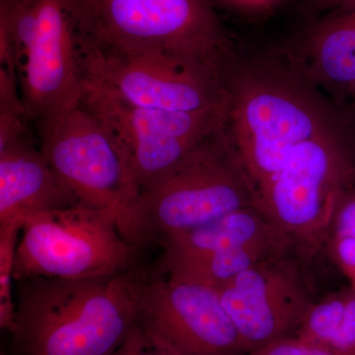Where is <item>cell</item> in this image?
<instances>
[{"instance_id": "obj_1", "label": "cell", "mask_w": 355, "mask_h": 355, "mask_svg": "<svg viewBox=\"0 0 355 355\" xmlns=\"http://www.w3.org/2000/svg\"><path fill=\"white\" fill-rule=\"evenodd\" d=\"M98 43L91 0H1L0 64L37 128L80 105Z\"/></svg>"}, {"instance_id": "obj_2", "label": "cell", "mask_w": 355, "mask_h": 355, "mask_svg": "<svg viewBox=\"0 0 355 355\" xmlns=\"http://www.w3.org/2000/svg\"><path fill=\"white\" fill-rule=\"evenodd\" d=\"M227 132L254 187L303 142L352 116L306 78L291 55L236 58L227 76Z\"/></svg>"}, {"instance_id": "obj_3", "label": "cell", "mask_w": 355, "mask_h": 355, "mask_svg": "<svg viewBox=\"0 0 355 355\" xmlns=\"http://www.w3.org/2000/svg\"><path fill=\"white\" fill-rule=\"evenodd\" d=\"M132 273L16 282L13 355H110L139 319Z\"/></svg>"}, {"instance_id": "obj_4", "label": "cell", "mask_w": 355, "mask_h": 355, "mask_svg": "<svg viewBox=\"0 0 355 355\" xmlns=\"http://www.w3.org/2000/svg\"><path fill=\"white\" fill-rule=\"evenodd\" d=\"M250 207H258L256 187L225 128L139 191L123 234L135 247L144 246Z\"/></svg>"}, {"instance_id": "obj_5", "label": "cell", "mask_w": 355, "mask_h": 355, "mask_svg": "<svg viewBox=\"0 0 355 355\" xmlns=\"http://www.w3.org/2000/svg\"><path fill=\"white\" fill-rule=\"evenodd\" d=\"M355 187V121L299 144L257 187V205L303 256L324 245L338 200Z\"/></svg>"}, {"instance_id": "obj_6", "label": "cell", "mask_w": 355, "mask_h": 355, "mask_svg": "<svg viewBox=\"0 0 355 355\" xmlns=\"http://www.w3.org/2000/svg\"><path fill=\"white\" fill-rule=\"evenodd\" d=\"M21 232L15 282L111 277L127 272L137 254L114 212L83 205L30 214Z\"/></svg>"}, {"instance_id": "obj_7", "label": "cell", "mask_w": 355, "mask_h": 355, "mask_svg": "<svg viewBox=\"0 0 355 355\" xmlns=\"http://www.w3.org/2000/svg\"><path fill=\"white\" fill-rule=\"evenodd\" d=\"M102 43L193 58L227 76L234 44L209 0H91Z\"/></svg>"}, {"instance_id": "obj_8", "label": "cell", "mask_w": 355, "mask_h": 355, "mask_svg": "<svg viewBox=\"0 0 355 355\" xmlns=\"http://www.w3.org/2000/svg\"><path fill=\"white\" fill-rule=\"evenodd\" d=\"M80 104L94 114L127 158L139 191L227 125L228 109L170 112L137 106L95 78Z\"/></svg>"}, {"instance_id": "obj_9", "label": "cell", "mask_w": 355, "mask_h": 355, "mask_svg": "<svg viewBox=\"0 0 355 355\" xmlns=\"http://www.w3.org/2000/svg\"><path fill=\"white\" fill-rule=\"evenodd\" d=\"M40 150L77 202L114 212L123 234L139 188L111 135L83 104L37 128Z\"/></svg>"}, {"instance_id": "obj_10", "label": "cell", "mask_w": 355, "mask_h": 355, "mask_svg": "<svg viewBox=\"0 0 355 355\" xmlns=\"http://www.w3.org/2000/svg\"><path fill=\"white\" fill-rule=\"evenodd\" d=\"M89 79L144 108L170 112L228 109L227 76L176 53L128 51L99 40ZM88 79V80H89Z\"/></svg>"}, {"instance_id": "obj_11", "label": "cell", "mask_w": 355, "mask_h": 355, "mask_svg": "<svg viewBox=\"0 0 355 355\" xmlns=\"http://www.w3.org/2000/svg\"><path fill=\"white\" fill-rule=\"evenodd\" d=\"M142 328L181 355L250 352L214 287L158 272L139 280Z\"/></svg>"}, {"instance_id": "obj_12", "label": "cell", "mask_w": 355, "mask_h": 355, "mask_svg": "<svg viewBox=\"0 0 355 355\" xmlns=\"http://www.w3.org/2000/svg\"><path fill=\"white\" fill-rule=\"evenodd\" d=\"M217 291L250 352L295 335L315 302L291 254L257 263Z\"/></svg>"}, {"instance_id": "obj_13", "label": "cell", "mask_w": 355, "mask_h": 355, "mask_svg": "<svg viewBox=\"0 0 355 355\" xmlns=\"http://www.w3.org/2000/svg\"><path fill=\"white\" fill-rule=\"evenodd\" d=\"M80 203L46 162L29 132L0 142V226Z\"/></svg>"}, {"instance_id": "obj_14", "label": "cell", "mask_w": 355, "mask_h": 355, "mask_svg": "<svg viewBox=\"0 0 355 355\" xmlns=\"http://www.w3.org/2000/svg\"><path fill=\"white\" fill-rule=\"evenodd\" d=\"M309 23L292 60L317 88L355 102V4Z\"/></svg>"}, {"instance_id": "obj_15", "label": "cell", "mask_w": 355, "mask_h": 355, "mask_svg": "<svg viewBox=\"0 0 355 355\" xmlns=\"http://www.w3.org/2000/svg\"><path fill=\"white\" fill-rule=\"evenodd\" d=\"M161 261L200 258L254 248L291 252L293 244L258 207H245L193 230L167 236L158 242Z\"/></svg>"}, {"instance_id": "obj_16", "label": "cell", "mask_w": 355, "mask_h": 355, "mask_svg": "<svg viewBox=\"0 0 355 355\" xmlns=\"http://www.w3.org/2000/svg\"><path fill=\"white\" fill-rule=\"evenodd\" d=\"M294 336L340 355H355V289L315 301Z\"/></svg>"}, {"instance_id": "obj_17", "label": "cell", "mask_w": 355, "mask_h": 355, "mask_svg": "<svg viewBox=\"0 0 355 355\" xmlns=\"http://www.w3.org/2000/svg\"><path fill=\"white\" fill-rule=\"evenodd\" d=\"M324 244L355 289V187L338 200Z\"/></svg>"}, {"instance_id": "obj_18", "label": "cell", "mask_w": 355, "mask_h": 355, "mask_svg": "<svg viewBox=\"0 0 355 355\" xmlns=\"http://www.w3.org/2000/svg\"><path fill=\"white\" fill-rule=\"evenodd\" d=\"M23 223L24 220H14L0 226V326L10 333L16 314L12 294L14 263Z\"/></svg>"}, {"instance_id": "obj_19", "label": "cell", "mask_w": 355, "mask_h": 355, "mask_svg": "<svg viewBox=\"0 0 355 355\" xmlns=\"http://www.w3.org/2000/svg\"><path fill=\"white\" fill-rule=\"evenodd\" d=\"M216 9L248 20L266 19L289 0H209Z\"/></svg>"}, {"instance_id": "obj_20", "label": "cell", "mask_w": 355, "mask_h": 355, "mask_svg": "<svg viewBox=\"0 0 355 355\" xmlns=\"http://www.w3.org/2000/svg\"><path fill=\"white\" fill-rule=\"evenodd\" d=\"M110 355H181L142 328L137 322L125 342Z\"/></svg>"}, {"instance_id": "obj_21", "label": "cell", "mask_w": 355, "mask_h": 355, "mask_svg": "<svg viewBox=\"0 0 355 355\" xmlns=\"http://www.w3.org/2000/svg\"><path fill=\"white\" fill-rule=\"evenodd\" d=\"M246 355H340L297 336L277 338Z\"/></svg>"}, {"instance_id": "obj_22", "label": "cell", "mask_w": 355, "mask_h": 355, "mask_svg": "<svg viewBox=\"0 0 355 355\" xmlns=\"http://www.w3.org/2000/svg\"><path fill=\"white\" fill-rule=\"evenodd\" d=\"M297 4L301 13L312 21L340 7L355 4V0H298Z\"/></svg>"}]
</instances>
